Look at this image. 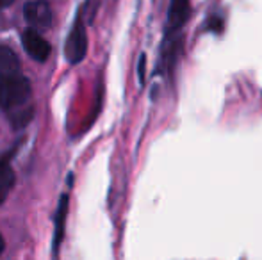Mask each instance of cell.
Returning a JSON list of instances; mask_svg holds the SVG:
<instances>
[{
    "mask_svg": "<svg viewBox=\"0 0 262 260\" xmlns=\"http://www.w3.org/2000/svg\"><path fill=\"white\" fill-rule=\"evenodd\" d=\"M32 87L24 75L0 77V107L7 112L13 127H24L32 120Z\"/></svg>",
    "mask_w": 262,
    "mask_h": 260,
    "instance_id": "cell-1",
    "label": "cell"
},
{
    "mask_svg": "<svg viewBox=\"0 0 262 260\" xmlns=\"http://www.w3.org/2000/svg\"><path fill=\"white\" fill-rule=\"evenodd\" d=\"M191 14L189 0H169L168 7V23H166V63L175 64V59L180 50L179 34L182 32L184 25L187 23Z\"/></svg>",
    "mask_w": 262,
    "mask_h": 260,
    "instance_id": "cell-2",
    "label": "cell"
},
{
    "mask_svg": "<svg viewBox=\"0 0 262 260\" xmlns=\"http://www.w3.org/2000/svg\"><path fill=\"white\" fill-rule=\"evenodd\" d=\"M88 52V36H86V29H84L80 18L75 21V25L70 31V36L66 39V46H64V56L68 59V63L77 64L84 59Z\"/></svg>",
    "mask_w": 262,
    "mask_h": 260,
    "instance_id": "cell-3",
    "label": "cell"
},
{
    "mask_svg": "<svg viewBox=\"0 0 262 260\" xmlns=\"http://www.w3.org/2000/svg\"><path fill=\"white\" fill-rule=\"evenodd\" d=\"M24 18L31 29H49L52 25V7L47 0H29L24 6Z\"/></svg>",
    "mask_w": 262,
    "mask_h": 260,
    "instance_id": "cell-4",
    "label": "cell"
},
{
    "mask_svg": "<svg viewBox=\"0 0 262 260\" xmlns=\"http://www.w3.org/2000/svg\"><path fill=\"white\" fill-rule=\"evenodd\" d=\"M21 45H24L25 52H27L32 59L39 61V63L49 59L50 52H52L50 43L47 41L38 31H34V29L24 31V34H21Z\"/></svg>",
    "mask_w": 262,
    "mask_h": 260,
    "instance_id": "cell-5",
    "label": "cell"
},
{
    "mask_svg": "<svg viewBox=\"0 0 262 260\" xmlns=\"http://www.w3.org/2000/svg\"><path fill=\"white\" fill-rule=\"evenodd\" d=\"M13 75H20V59L11 46L0 45V77Z\"/></svg>",
    "mask_w": 262,
    "mask_h": 260,
    "instance_id": "cell-6",
    "label": "cell"
},
{
    "mask_svg": "<svg viewBox=\"0 0 262 260\" xmlns=\"http://www.w3.org/2000/svg\"><path fill=\"white\" fill-rule=\"evenodd\" d=\"M14 185V173L7 162L0 160V205L6 201L7 195L11 193Z\"/></svg>",
    "mask_w": 262,
    "mask_h": 260,
    "instance_id": "cell-7",
    "label": "cell"
},
{
    "mask_svg": "<svg viewBox=\"0 0 262 260\" xmlns=\"http://www.w3.org/2000/svg\"><path fill=\"white\" fill-rule=\"evenodd\" d=\"M66 212H68V196L61 198L57 210V221H55V233H54V251H57L59 244L62 241V233H64V221H66Z\"/></svg>",
    "mask_w": 262,
    "mask_h": 260,
    "instance_id": "cell-8",
    "label": "cell"
},
{
    "mask_svg": "<svg viewBox=\"0 0 262 260\" xmlns=\"http://www.w3.org/2000/svg\"><path fill=\"white\" fill-rule=\"evenodd\" d=\"M145 66H146V57L141 56V59H139V80H141V84L145 82Z\"/></svg>",
    "mask_w": 262,
    "mask_h": 260,
    "instance_id": "cell-9",
    "label": "cell"
},
{
    "mask_svg": "<svg viewBox=\"0 0 262 260\" xmlns=\"http://www.w3.org/2000/svg\"><path fill=\"white\" fill-rule=\"evenodd\" d=\"M4 246H6V244H4V237L0 235V255H2V251H4Z\"/></svg>",
    "mask_w": 262,
    "mask_h": 260,
    "instance_id": "cell-10",
    "label": "cell"
}]
</instances>
